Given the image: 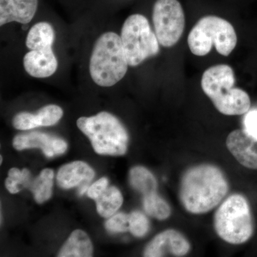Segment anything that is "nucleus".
<instances>
[{
	"label": "nucleus",
	"mask_w": 257,
	"mask_h": 257,
	"mask_svg": "<svg viewBox=\"0 0 257 257\" xmlns=\"http://www.w3.org/2000/svg\"><path fill=\"white\" fill-rule=\"evenodd\" d=\"M229 189L226 176L219 167L202 164L191 167L182 175L179 200L191 214H206L224 200Z\"/></svg>",
	"instance_id": "f257e3e1"
},
{
	"label": "nucleus",
	"mask_w": 257,
	"mask_h": 257,
	"mask_svg": "<svg viewBox=\"0 0 257 257\" xmlns=\"http://www.w3.org/2000/svg\"><path fill=\"white\" fill-rule=\"evenodd\" d=\"M234 71L227 64H218L207 69L202 77V90L216 109L227 116L246 114L251 106L247 93L234 87Z\"/></svg>",
	"instance_id": "f03ea898"
},
{
	"label": "nucleus",
	"mask_w": 257,
	"mask_h": 257,
	"mask_svg": "<svg viewBox=\"0 0 257 257\" xmlns=\"http://www.w3.org/2000/svg\"><path fill=\"white\" fill-rule=\"evenodd\" d=\"M128 66L121 37L112 32L101 35L89 61V73L94 83L101 87L114 86L124 78Z\"/></svg>",
	"instance_id": "7ed1b4c3"
},
{
	"label": "nucleus",
	"mask_w": 257,
	"mask_h": 257,
	"mask_svg": "<svg viewBox=\"0 0 257 257\" xmlns=\"http://www.w3.org/2000/svg\"><path fill=\"white\" fill-rule=\"evenodd\" d=\"M77 124L99 155L122 156L127 151V131L110 113L101 111L89 117L82 116L77 120Z\"/></svg>",
	"instance_id": "20e7f679"
},
{
	"label": "nucleus",
	"mask_w": 257,
	"mask_h": 257,
	"mask_svg": "<svg viewBox=\"0 0 257 257\" xmlns=\"http://www.w3.org/2000/svg\"><path fill=\"white\" fill-rule=\"evenodd\" d=\"M216 234L231 244H241L252 236L253 221L246 198L234 194L224 199L214 217Z\"/></svg>",
	"instance_id": "39448f33"
},
{
	"label": "nucleus",
	"mask_w": 257,
	"mask_h": 257,
	"mask_svg": "<svg viewBox=\"0 0 257 257\" xmlns=\"http://www.w3.org/2000/svg\"><path fill=\"white\" fill-rule=\"evenodd\" d=\"M187 42L194 55H208L214 45L218 53L227 57L236 47L237 36L234 27L227 20L215 15H207L194 25Z\"/></svg>",
	"instance_id": "423d86ee"
},
{
	"label": "nucleus",
	"mask_w": 257,
	"mask_h": 257,
	"mask_svg": "<svg viewBox=\"0 0 257 257\" xmlns=\"http://www.w3.org/2000/svg\"><path fill=\"white\" fill-rule=\"evenodd\" d=\"M120 37L131 67H136L160 52L156 34L152 31L148 20L143 15H130L125 20Z\"/></svg>",
	"instance_id": "0eeeda50"
},
{
	"label": "nucleus",
	"mask_w": 257,
	"mask_h": 257,
	"mask_svg": "<svg viewBox=\"0 0 257 257\" xmlns=\"http://www.w3.org/2000/svg\"><path fill=\"white\" fill-rule=\"evenodd\" d=\"M152 20L162 46L171 47L178 42L185 26V15L179 0H156Z\"/></svg>",
	"instance_id": "6e6552de"
},
{
	"label": "nucleus",
	"mask_w": 257,
	"mask_h": 257,
	"mask_svg": "<svg viewBox=\"0 0 257 257\" xmlns=\"http://www.w3.org/2000/svg\"><path fill=\"white\" fill-rule=\"evenodd\" d=\"M191 244L182 233L167 229L157 234L147 245L144 256L146 257L184 256L189 252Z\"/></svg>",
	"instance_id": "1a4fd4ad"
},
{
	"label": "nucleus",
	"mask_w": 257,
	"mask_h": 257,
	"mask_svg": "<svg viewBox=\"0 0 257 257\" xmlns=\"http://www.w3.org/2000/svg\"><path fill=\"white\" fill-rule=\"evenodd\" d=\"M226 147L240 165L257 170V138L244 128L236 130L228 135Z\"/></svg>",
	"instance_id": "9d476101"
},
{
	"label": "nucleus",
	"mask_w": 257,
	"mask_h": 257,
	"mask_svg": "<svg viewBox=\"0 0 257 257\" xmlns=\"http://www.w3.org/2000/svg\"><path fill=\"white\" fill-rule=\"evenodd\" d=\"M13 146L20 151L25 149L40 148L47 157L62 155L67 149V144L62 139L40 132L17 135L13 140Z\"/></svg>",
	"instance_id": "9b49d317"
},
{
	"label": "nucleus",
	"mask_w": 257,
	"mask_h": 257,
	"mask_svg": "<svg viewBox=\"0 0 257 257\" xmlns=\"http://www.w3.org/2000/svg\"><path fill=\"white\" fill-rule=\"evenodd\" d=\"M24 67L30 76L46 78L55 74L58 62L52 47L31 50L24 57Z\"/></svg>",
	"instance_id": "f8f14e48"
},
{
	"label": "nucleus",
	"mask_w": 257,
	"mask_h": 257,
	"mask_svg": "<svg viewBox=\"0 0 257 257\" xmlns=\"http://www.w3.org/2000/svg\"><path fill=\"white\" fill-rule=\"evenodd\" d=\"M38 0H0V25L17 22L27 25L35 15Z\"/></svg>",
	"instance_id": "ddd939ff"
},
{
	"label": "nucleus",
	"mask_w": 257,
	"mask_h": 257,
	"mask_svg": "<svg viewBox=\"0 0 257 257\" xmlns=\"http://www.w3.org/2000/svg\"><path fill=\"white\" fill-rule=\"evenodd\" d=\"M94 175V170L87 163L77 161L61 167L57 173V183L62 188L70 189L83 182H90Z\"/></svg>",
	"instance_id": "4468645a"
},
{
	"label": "nucleus",
	"mask_w": 257,
	"mask_h": 257,
	"mask_svg": "<svg viewBox=\"0 0 257 257\" xmlns=\"http://www.w3.org/2000/svg\"><path fill=\"white\" fill-rule=\"evenodd\" d=\"M93 246L89 236L82 230H75L71 234L59 252V257H90Z\"/></svg>",
	"instance_id": "2eb2a0df"
},
{
	"label": "nucleus",
	"mask_w": 257,
	"mask_h": 257,
	"mask_svg": "<svg viewBox=\"0 0 257 257\" xmlns=\"http://www.w3.org/2000/svg\"><path fill=\"white\" fill-rule=\"evenodd\" d=\"M55 37V30L50 24L43 22L37 23L28 32L26 46L31 50L52 47Z\"/></svg>",
	"instance_id": "dca6fc26"
},
{
	"label": "nucleus",
	"mask_w": 257,
	"mask_h": 257,
	"mask_svg": "<svg viewBox=\"0 0 257 257\" xmlns=\"http://www.w3.org/2000/svg\"><path fill=\"white\" fill-rule=\"evenodd\" d=\"M130 182L135 190L145 196L156 193L157 182L153 174L142 166L133 167L130 172Z\"/></svg>",
	"instance_id": "f3484780"
},
{
	"label": "nucleus",
	"mask_w": 257,
	"mask_h": 257,
	"mask_svg": "<svg viewBox=\"0 0 257 257\" xmlns=\"http://www.w3.org/2000/svg\"><path fill=\"white\" fill-rule=\"evenodd\" d=\"M96 210L102 217H110L121 207L123 197L115 187H107L96 199Z\"/></svg>",
	"instance_id": "a211bd4d"
},
{
	"label": "nucleus",
	"mask_w": 257,
	"mask_h": 257,
	"mask_svg": "<svg viewBox=\"0 0 257 257\" xmlns=\"http://www.w3.org/2000/svg\"><path fill=\"white\" fill-rule=\"evenodd\" d=\"M53 178V170L45 169L31 184L30 189L33 193L35 200L39 204H42L50 199L52 194Z\"/></svg>",
	"instance_id": "6ab92c4d"
},
{
	"label": "nucleus",
	"mask_w": 257,
	"mask_h": 257,
	"mask_svg": "<svg viewBox=\"0 0 257 257\" xmlns=\"http://www.w3.org/2000/svg\"><path fill=\"white\" fill-rule=\"evenodd\" d=\"M143 206L149 215L159 220H165L171 215L172 210L168 202L161 197L157 192L143 198Z\"/></svg>",
	"instance_id": "aec40b11"
},
{
	"label": "nucleus",
	"mask_w": 257,
	"mask_h": 257,
	"mask_svg": "<svg viewBox=\"0 0 257 257\" xmlns=\"http://www.w3.org/2000/svg\"><path fill=\"white\" fill-rule=\"evenodd\" d=\"M63 116V110L60 106L50 104L44 106L34 114L36 127L49 126L58 122Z\"/></svg>",
	"instance_id": "412c9836"
},
{
	"label": "nucleus",
	"mask_w": 257,
	"mask_h": 257,
	"mask_svg": "<svg viewBox=\"0 0 257 257\" xmlns=\"http://www.w3.org/2000/svg\"><path fill=\"white\" fill-rule=\"evenodd\" d=\"M30 172L27 169L20 171L18 168H12L8 172V177L5 181L6 188L11 194H16L22 189L30 186Z\"/></svg>",
	"instance_id": "4be33fe9"
},
{
	"label": "nucleus",
	"mask_w": 257,
	"mask_h": 257,
	"mask_svg": "<svg viewBox=\"0 0 257 257\" xmlns=\"http://www.w3.org/2000/svg\"><path fill=\"white\" fill-rule=\"evenodd\" d=\"M150 221L145 214L139 211L130 214V231L136 237H143L150 229Z\"/></svg>",
	"instance_id": "5701e85b"
},
{
	"label": "nucleus",
	"mask_w": 257,
	"mask_h": 257,
	"mask_svg": "<svg viewBox=\"0 0 257 257\" xmlns=\"http://www.w3.org/2000/svg\"><path fill=\"white\" fill-rule=\"evenodd\" d=\"M106 229L112 233L130 231V215L123 212L116 213L106 221Z\"/></svg>",
	"instance_id": "b1692460"
},
{
	"label": "nucleus",
	"mask_w": 257,
	"mask_h": 257,
	"mask_svg": "<svg viewBox=\"0 0 257 257\" xmlns=\"http://www.w3.org/2000/svg\"><path fill=\"white\" fill-rule=\"evenodd\" d=\"M13 126L19 130H30L36 127L34 114L29 112H20L13 118Z\"/></svg>",
	"instance_id": "393cba45"
},
{
	"label": "nucleus",
	"mask_w": 257,
	"mask_h": 257,
	"mask_svg": "<svg viewBox=\"0 0 257 257\" xmlns=\"http://www.w3.org/2000/svg\"><path fill=\"white\" fill-rule=\"evenodd\" d=\"M108 184H109V181L106 177H102L99 179L89 187L87 192L88 196L91 199L96 200L106 190L108 187Z\"/></svg>",
	"instance_id": "a878e982"
},
{
	"label": "nucleus",
	"mask_w": 257,
	"mask_h": 257,
	"mask_svg": "<svg viewBox=\"0 0 257 257\" xmlns=\"http://www.w3.org/2000/svg\"><path fill=\"white\" fill-rule=\"evenodd\" d=\"M244 130L250 135L257 138V109L246 112L243 119Z\"/></svg>",
	"instance_id": "bb28decb"
},
{
	"label": "nucleus",
	"mask_w": 257,
	"mask_h": 257,
	"mask_svg": "<svg viewBox=\"0 0 257 257\" xmlns=\"http://www.w3.org/2000/svg\"><path fill=\"white\" fill-rule=\"evenodd\" d=\"M88 189H89V187H88L87 183L84 184V185L81 186L79 190V195H82L83 194L87 192Z\"/></svg>",
	"instance_id": "cd10ccee"
},
{
	"label": "nucleus",
	"mask_w": 257,
	"mask_h": 257,
	"mask_svg": "<svg viewBox=\"0 0 257 257\" xmlns=\"http://www.w3.org/2000/svg\"><path fill=\"white\" fill-rule=\"evenodd\" d=\"M2 162H3V157H0V163L2 164Z\"/></svg>",
	"instance_id": "c85d7f7f"
}]
</instances>
